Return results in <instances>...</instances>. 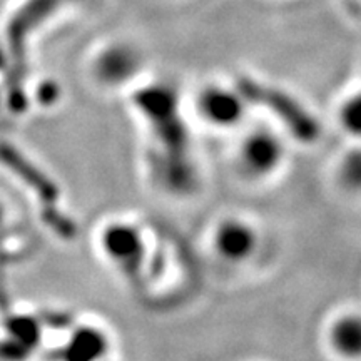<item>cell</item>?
I'll use <instances>...</instances> for the list:
<instances>
[{
  "mask_svg": "<svg viewBox=\"0 0 361 361\" xmlns=\"http://www.w3.org/2000/svg\"><path fill=\"white\" fill-rule=\"evenodd\" d=\"M130 66H133V54L126 51V49H114V51H109L101 61L102 72L111 69L106 75L121 74V78H123V75L133 71V67Z\"/></svg>",
  "mask_w": 361,
  "mask_h": 361,
  "instance_id": "obj_10",
  "label": "cell"
},
{
  "mask_svg": "<svg viewBox=\"0 0 361 361\" xmlns=\"http://www.w3.org/2000/svg\"><path fill=\"white\" fill-rule=\"evenodd\" d=\"M238 89L239 96L255 104H259V106H264L274 116H278L298 139H301L305 142H311L318 137V124L288 94L251 79L239 80Z\"/></svg>",
  "mask_w": 361,
  "mask_h": 361,
  "instance_id": "obj_1",
  "label": "cell"
},
{
  "mask_svg": "<svg viewBox=\"0 0 361 361\" xmlns=\"http://www.w3.org/2000/svg\"><path fill=\"white\" fill-rule=\"evenodd\" d=\"M255 233L250 226L239 221H226L216 233V246L224 258L245 259L255 250Z\"/></svg>",
  "mask_w": 361,
  "mask_h": 361,
  "instance_id": "obj_4",
  "label": "cell"
},
{
  "mask_svg": "<svg viewBox=\"0 0 361 361\" xmlns=\"http://www.w3.org/2000/svg\"><path fill=\"white\" fill-rule=\"evenodd\" d=\"M2 221H4V209H2V204H0V226H2Z\"/></svg>",
  "mask_w": 361,
  "mask_h": 361,
  "instance_id": "obj_11",
  "label": "cell"
},
{
  "mask_svg": "<svg viewBox=\"0 0 361 361\" xmlns=\"http://www.w3.org/2000/svg\"><path fill=\"white\" fill-rule=\"evenodd\" d=\"M0 162L8 171L25 183L32 191L47 202H56L59 196V189L51 179L45 178L42 171H39L29 159L17 151L11 144L0 142Z\"/></svg>",
  "mask_w": 361,
  "mask_h": 361,
  "instance_id": "obj_2",
  "label": "cell"
},
{
  "mask_svg": "<svg viewBox=\"0 0 361 361\" xmlns=\"http://www.w3.org/2000/svg\"><path fill=\"white\" fill-rule=\"evenodd\" d=\"M281 147L271 134L258 133L247 139L245 146V162L252 173L264 174L278 166Z\"/></svg>",
  "mask_w": 361,
  "mask_h": 361,
  "instance_id": "obj_7",
  "label": "cell"
},
{
  "mask_svg": "<svg viewBox=\"0 0 361 361\" xmlns=\"http://www.w3.org/2000/svg\"><path fill=\"white\" fill-rule=\"evenodd\" d=\"M201 111L211 123L231 126L243 114V102L239 94L213 87L206 90L201 97Z\"/></svg>",
  "mask_w": 361,
  "mask_h": 361,
  "instance_id": "obj_5",
  "label": "cell"
},
{
  "mask_svg": "<svg viewBox=\"0 0 361 361\" xmlns=\"http://www.w3.org/2000/svg\"><path fill=\"white\" fill-rule=\"evenodd\" d=\"M104 247L128 273L134 274L141 261L142 245L137 233L128 226H112L104 233Z\"/></svg>",
  "mask_w": 361,
  "mask_h": 361,
  "instance_id": "obj_3",
  "label": "cell"
},
{
  "mask_svg": "<svg viewBox=\"0 0 361 361\" xmlns=\"http://www.w3.org/2000/svg\"><path fill=\"white\" fill-rule=\"evenodd\" d=\"M329 340L336 353L348 360L361 358V314L346 313L340 316L329 329Z\"/></svg>",
  "mask_w": 361,
  "mask_h": 361,
  "instance_id": "obj_6",
  "label": "cell"
},
{
  "mask_svg": "<svg viewBox=\"0 0 361 361\" xmlns=\"http://www.w3.org/2000/svg\"><path fill=\"white\" fill-rule=\"evenodd\" d=\"M340 178L346 189L361 192V147H356L345 156L340 166Z\"/></svg>",
  "mask_w": 361,
  "mask_h": 361,
  "instance_id": "obj_9",
  "label": "cell"
},
{
  "mask_svg": "<svg viewBox=\"0 0 361 361\" xmlns=\"http://www.w3.org/2000/svg\"><path fill=\"white\" fill-rule=\"evenodd\" d=\"M340 123L346 133L361 139V90L351 94L341 104Z\"/></svg>",
  "mask_w": 361,
  "mask_h": 361,
  "instance_id": "obj_8",
  "label": "cell"
}]
</instances>
